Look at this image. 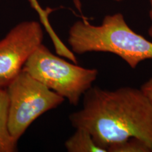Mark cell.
Listing matches in <instances>:
<instances>
[{
    "label": "cell",
    "instance_id": "6da1fadb",
    "mask_svg": "<svg viewBox=\"0 0 152 152\" xmlns=\"http://www.w3.org/2000/svg\"><path fill=\"white\" fill-rule=\"evenodd\" d=\"M69 120L107 152L110 146L132 137L143 140L152 152V104L140 89L111 91L92 86L83 94L82 109Z\"/></svg>",
    "mask_w": 152,
    "mask_h": 152
},
{
    "label": "cell",
    "instance_id": "7a4b0ae2",
    "mask_svg": "<svg viewBox=\"0 0 152 152\" xmlns=\"http://www.w3.org/2000/svg\"><path fill=\"white\" fill-rule=\"evenodd\" d=\"M68 42L75 54L111 53L133 69L140 62L152 59V42L131 29L119 13L106 16L100 26L77 20L70 28Z\"/></svg>",
    "mask_w": 152,
    "mask_h": 152
},
{
    "label": "cell",
    "instance_id": "3957f363",
    "mask_svg": "<svg viewBox=\"0 0 152 152\" xmlns=\"http://www.w3.org/2000/svg\"><path fill=\"white\" fill-rule=\"evenodd\" d=\"M22 70L73 106L78 104L99 73L95 68H83L75 63L66 61L54 55L43 44L30 55Z\"/></svg>",
    "mask_w": 152,
    "mask_h": 152
},
{
    "label": "cell",
    "instance_id": "277c9868",
    "mask_svg": "<svg viewBox=\"0 0 152 152\" xmlns=\"http://www.w3.org/2000/svg\"><path fill=\"white\" fill-rule=\"evenodd\" d=\"M6 88L9 100V129L16 140L37 118L65 101L23 70Z\"/></svg>",
    "mask_w": 152,
    "mask_h": 152
},
{
    "label": "cell",
    "instance_id": "5b68a950",
    "mask_svg": "<svg viewBox=\"0 0 152 152\" xmlns=\"http://www.w3.org/2000/svg\"><path fill=\"white\" fill-rule=\"evenodd\" d=\"M43 38L41 24L26 20L0 40V88H6L18 75L30 55L42 44Z\"/></svg>",
    "mask_w": 152,
    "mask_h": 152
},
{
    "label": "cell",
    "instance_id": "8992f818",
    "mask_svg": "<svg viewBox=\"0 0 152 152\" xmlns=\"http://www.w3.org/2000/svg\"><path fill=\"white\" fill-rule=\"evenodd\" d=\"M9 95L7 88L0 90V152L18 151L16 140L9 129Z\"/></svg>",
    "mask_w": 152,
    "mask_h": 152
},
{
    "label": "cell",
    "instance_id": "52a82bcc",
    "mask_svg": "<svg viewBox=\"0 0 152 152\" xmlns=\"http://www.w3.org/2000/svg\"><path fill=\"white\" fill-rule=\"evenodd\" d=\"M64 145L68 152H107L97 145L90 133L83 128H76L75 132Z\"/></svg>",
    "mask_w": 152,
    "mask_h": 152
},
{
    "label": "cell",
    "instance_id": "ba28073f",
    "mask_svg": "<svg viewBox=\"0 0 152 152\" xmlns=\"http://www.w3.org/2000/svg\"><path fill=\"white\" fill-rule=\"evenodd\" d=\"M108 152H151L146 142L136 137H132L125 141L110 146Z\"/></svg>",
    "mask_w": 152,
    "mask_h": 152
},
{
    "label": "cell",
    "instance_id": "9c48e42d",
    "mask_svg": "<svg viewBox=\"0 0 152 152\" xmlns=\"http://www.w3.org/2000/svg\"><path fill=\"white\" fill-rule=\"evenodd\" d=\"M140 90L152 104V77L142 85Z\"/></svg>",
    "mask_w": 152,
    "mask_h": 152
},
{
    "label": "cell",
    "instance_id": "30bf717a",
    "mask_svg": "<svg viewBox=\"0 0 152 152\" xmlns=\"http://www.w3.org/2000/svg\"><path fill=\"white\" fill-rule=\"evenodd\" d=\"M149 16L151 20V25L149 28V30H148V34H149L150 37H152V0H151V10H150L149 12Z\"/></svg>",
    "mask_w": 152,
    "mask_h": 152
},
{
    "label": "cell",
    "instance_id": "8fae6325",
    "mask_svg": "<svg viewBox=\"0 0 152 152\" xmlns=\"http://www.w3.org/2000/svg\"><path fill=\"white\" fill-rule=\"evenodd\" d=\"M73 3L75 6L76 9H77L80 12H82V4L80 2V0H73Z\"/></svg>",
    "mask_w": 152,
    "mask_h": 152
},
{
    "label": "cell",
    "instance_id": "7c38bea8",
    "mask_svg": "<svg viewBox=\"0 0 152 152\" xmlns=\"http://www.w3.org/2000/svg\"><path fill=\"white\" fill-rule=\"evenodd\" d=\"M115 1H122V0H115Z\"/></svg>",
    "mask_w": 152,
    "mask_h": 152
},
{
    "label": "cell",
    "instance_id": "4fadbf2b",
    "mask_svg": "<svg viewBox=\"0 0 152 152\" xmlns=\"http://www.w3.org/2000/svg\"><path fill=\"white\" fill-rule=\"evenodd\" d=\"M1 88H0V90H1Z\"/></svg>",
    "mask_w": 152,
    "mask_h": 152
}]
</instances>
